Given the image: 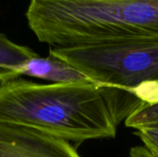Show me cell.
<instances>
[{
  "instance_id": "obj_1",
  "label": "cell",
  "mask_w": 158,
  "mask_h": 157,
  "mask_svg": "<svg viewBox=\"0 0 158 157\" xmlns=\"http://www.w3.org/2000/svg\"><path fill=\"white\" fill-rule=\"evenodd\" d=\"M26 19L54 47L158 42V0H31Z\"/></svg>"
},
{
  "instance_id": "obj_2",
  "label": "cell",
  "mask_w": 158,
  "mask_h": 157,
  "mask_svg": "<svg viewBox=\"0 0 158 157\" xmlns=\"http://www.w3.org/2000/svg\"><path fill=\"white\" fill-rule=\"evenodd\" d=\"M0 120L77 143L114 138L118 127L103 87L41 84L19 78L0 82Z\"/></svg>"
},
{
  "instance_id": "obj_3",
  "label": "cell",
  "mask_w": 158,
  "mask_h": 157,
  "mask_svg": "<svg viewBox=\"0 0 158 157\" xmlns=\"http://www.w3.org/2000/svg\"><path fill=\"white\" fill-rule=\"evenodd\" d=\"M50 53L104 87L118 125L141 106L158 102V42L54 47Z\"/></svg>"
},
{
  "instance_id": "obj_4",
  "label": "cell",
  "mask_w": 158,
  "mask_h": 157,
  "mask_svg": "<svg viewBox=\"0 0 158 157\" xmlns=\"http://www.w3.org/2000/svg\"><path fill=\"white\" fill-rule=\"evenodd\" d=\"M0 157H81L67 141L42 130L0 120Z\"/></svg>"
},
{
  "instance_id": "obj_5",
  "label": "cell",
  "mask_w": 158,
  "mask_h": 157,
  "mask_svg": "<svg viewBox=\"0 0 158 157\" xmlns=\"http://www.w3.org/2000/svg\"><path fill=\"white\" fill-rule=\"evenodd\" d=\"M15 75L16 78L26 75L57 84L94 83L78 68L51 53L46 57L38 55L28 60L16 70Z\"/></svg>"
},
{
  "instance_id": "obj_6",
  "label": "cell",
  "mask_w": 158,
  "mask_h": 157,
  "mask_svg": "<svg viewBox=\"0 0 158 157\" xmlns=\"http://www.w3.org/2000/svg\"><path fill=\"white\" fill-rule=\"evenodd\" d=\"M37 56L38 54L30 47L13 43L4 33L0 32V67L13 71L14 79H17L16 70Z\"/></svg>"
},
{
  "instance_id": "obj_7",
  "label": "cell",
  "mask_w": 158,
  "mask_h": 157,
  "mask_svg": "<svg viewBox=\"0 0 158 157\" xmlns=\"http://www.w3.org/2000/svg\"><path fill=\"white\" fill-rule=\"evenodd\" d=\"M125 125L134 130L158 127V102L141 106L125 119Z\"/></svg>"
},
{
  "instance_id": "obj_8",
  "label": "cell",
  "mask_w": 158,
  "mask_h": 157,
  "mask_svg": "<svg viewBox=\"0 0 158 157\" xmlns=\"http://www.w3.org/2000/svg\"><path fill=\"white\" fill-rule=\"evenodd\" d=\"M143 146L156 157H158V127L144 128L136 130Z\"/></svg>"
},
{
  "instance_id": "obj_9",
  "label": "cell",
  "mask_w": 158,
  "mask_h": 157,
  "mask_svg": "<svg viewBox=\"0 0 158 157\" xmlns=\"http://www.w3.org/2000/svg\"><path fill=\"white\" fill-rule=\"evenodd\" d=\"M130 157H156L144 146H135L130 151Z\"/></svg>"
},
{
  "instance_id": "obj_10",
  "label": "cell",
  "mask_w": 158,
  "mask_h": 157,
  "mask_svg": "<svg viewBox=\"0 0 158 157\" xmlns=\"http://www.w3.org/2000/svg\"><path fill=\"white\" fill-rule=\"evenodd\" d=\"M14 79V74L13 71L3 68L0 67V82L5 81H9Z\"/></svg>"
},
{
  "instance_id": "obj_11",
  "label": "cell",
  "mask_w": 158,
  "mask_h": 157,
  "mask_svg": "<svg viewBox=\"0 0 158 157\" xmlns=\"http://www.w3.org/2000/svg\"><path fill=\"white\" fill-rule=\"evenodd\" d=\"M107 1H121V0H107Z\"/></svg>"
}]
</instances>
